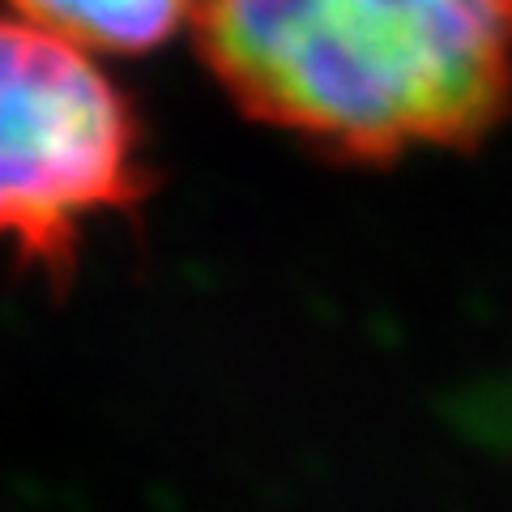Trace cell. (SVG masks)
I'll use <instances>...</instances> for the list:
<instances>
[{"mask_svg":"<svg viewBox=\"0 0 512 512\" xmlns=\"http://www.w3.org/2000/svg\"><path fill=\"white\" fill-rule=\"evenodd\" d=\"M227 99L338 163L470 150L512 111V0H201Z\"/></svg>","mask_w":512,"mask_h":512,"instance_id":"cell-1","label":"cell"},{"mask_svg":"<svg viewBox=\"0 0 512 512\" xmlns=\"http://www.w3.org/2000/svg\"><path fill=\"white\" fill-rule=\"evenodd\" d=\"M154 188L146 128L86 47L0 18V244L64 278L103 214Z\"/></svg>","mask_w":512,"mask_h":512,"instance_id":"cell-2","label":"cell"},{"mask_svg":"<svg viewBox=\"0 0 512 512\" xmlns=\"http://www.w3.org/2000/svg\"><path fill=\"white\" fill-rule=\"evenodd\" d=\"M18 18L69 39L86 52H150L184 22L201 0H9Z\"/></svg>","mask_w":512,"mask_h":512,"instance_id":"cell-3","label":"cell"}]
</instances>
